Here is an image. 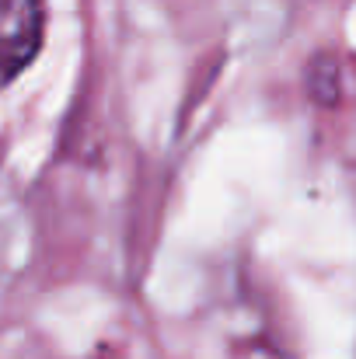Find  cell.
<instances>
[{
  "label": "cell",
  "mask_w": 356,
  "mask_h": 359,
  "mask_svg": "<svg viewBox=\"0 0 356 359\" xmlns=\"http://www.w3.org/2000/svg\"><path fill=\"white\" fill-rule=\"evenodd\" d=\"M42 0H0V88H7L42 49Z\"/></svg>",
  "instance_id": "cell-1"
}]
</instances>
